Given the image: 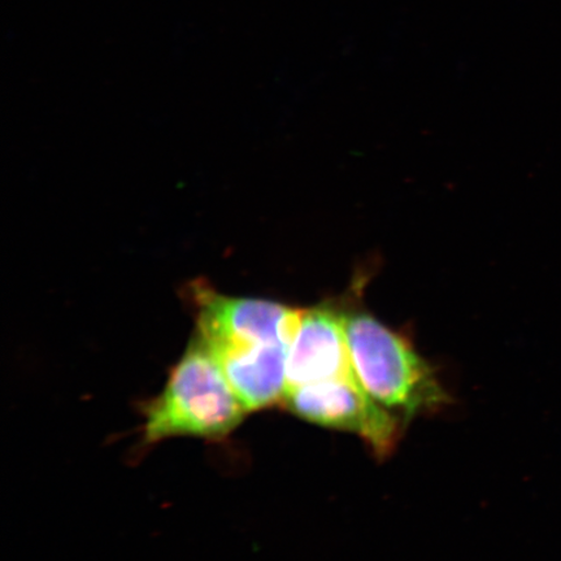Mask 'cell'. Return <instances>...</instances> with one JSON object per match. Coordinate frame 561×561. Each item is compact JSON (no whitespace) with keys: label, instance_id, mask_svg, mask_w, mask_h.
Instances as JSON below:
<instances>
[{"label":"cell","instance_id":"5b68a950","mask_svg":"<svg viewBox=\"0 0 561 561\" xmlns=\"http://www.w3.org/2000/svg\"><path fill=\"white\" fill-rule=\"evenodd\" d=\"M356 376L345 333V314L319 307L305 311L286 364V390ZM285 398V397H284Z\"/></svg>","mask_w":561,"mask_h":561},{"label":"cell","instance_id":"3957f363","mask_svg":"<svg viewBox=\"0 0 561 561\" xmlns=\"http://www.w3.org/2000/svg\"><path fill=\"white\" fill-rule=\"evenodd\" d=\"M351 363L357 380L378 404L413 417L447 404L436 375L401 335L374 316H345Z\"/></svg>","mask_w":561,"mask_h":561},{"label":"cell","instance_id":"7a4b0ae2","mask_svg":"<svg viewBox=\"0 0 561 561\" xmlns=\"http://www.w3.org/2000/svg\"><path fill=\"white\" fill-rule=\"evenodd\" d=\"M248 413L219 363L196 336L163 392L146 405L145 444L172 437L220 439L236 431Z\"/></svg>","mask_w":561,"mask_h":561},{"label":"cell","instance_id":"6da1fadb","mask_svg":"<svg viewBox=\"0 0 561 561\" xmlns=\"http://www.w3.org/2000/svg\"><path fill=\"white\" fill-rule=\"evenodd\" d=\"M191 296L202 341L250 410L276 403L285 390L289 350L305 311L262 299L220 296L195 283Z\"/></svg>","mask_w":561,"mask_h":561},{"label":"cell","instance_id":"277c9868","mask_svg":"<svg viewBox=\"0 0 561 561\" xmlns=\"http://www.w3.org/2000/svg\"><path fill=\"white\" fill-rule=\"evenodd\" d=\"M283 404L312 424L356 434L380 458L394 451L401 437V421L378 404L356 376L300 386L286 392Z\"/></svg>","mask_w":561,"mask_h":561}]
</instances>
